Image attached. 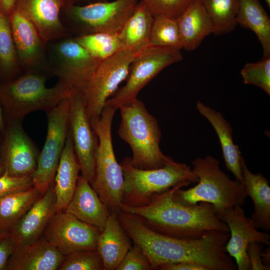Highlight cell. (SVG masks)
I'll return each mask as SVG.
<instances>
[{
	"instance_id": "obj_1",
	"label": "cell",
	"mask_w": 270,
	"mask_h": 270,
	"mask_svg": "<svg viewBox=\"0 0 270 270\" xmlns=\"http://www.w3.org/2000/svg\"><path fill=\"white\" fill-rule=\"evenodd\" d=\"M118 220L134 244L146 255L152 268L178 262L202 266L207 270H236L226 246L230 232L214 230L194 240L168 236L154 232L133 214L121 210Z\"/></svg>"
},
{
	"instance_id": "obj_2",
	"label": "cell",
	"mask_w": 270,
	"mask_h": 270,
	"mask_svg": "<svg viewBox=\"0 0 270 270\" xmlns=\"http://www.w3.org/2000/svg\"><path fill=\"white\" fill-rule=\"evenodd\" d=\"M182 187L178 185L155 194L144 206L121 204V210L139 216L154 232L174 238L198 239L214 230L230 232L228 226L218 218L212 204L202 202L187 205L178 200L174 191Z\"/></svg>"
},
{
	"instance_id": "obj_3",
	"label": "cell",
	"mask_w": 270,
	"mask_h": 270,
	"mask_svg": "<svg viewBox=\"0 0 270 270\" xmlns=\"http://www.w3.org/2000/svg\"><path fill=\"white\" fill-rule=\"evenodd\" d=\"M48 77L35 70L11 80H0V103L6 123L19 120L29 113L42 110L46 112L68 96L72 90L59 82L48 88Z\"/></svg>"
},
{
	"instance_id": "obj_4",
	"label": "cell",
	"mask_w": 270,
	"mask_h": 270,
	"mask_svg": "<svg viewBox=\"0 0 270 270\" xmlns=\"http://www.w3.org/2000/svg\"><path fill=\"white\" fill-rule=\"evenodd\" d=\"M119 109L122 120L118 133L132 148V164L142 170L164 166L172 158L165 156L160 149L162 134L157 120L137 98Z\"/></svg>"
},
{
	"instance_id": "obj_5",
	"label": "cell",
	"mask_w": 270,
	"mask_h": 270,
	"mask_svg": "<svg viewBox=\"0 0 270 270\" xmlns=\"http://www.w3.org/2000/svg\"><path fill=\"white\" fill-rule=\"evenodd\" d=\"M192 172L198 177V184L186 190L178 188L176 198L187 205L200 202L212 204L218 214L225 209L243 206L247 196L242 184L233 180L220 168V161L212 156L198 158L192 162Z\"/></svg>"
},
{
	"instance_id": "obj_6",
	"label": "cell",
	"mask_w": 270,
	"mask_h": 270,
	"mask_svg": "<svg viewBox=\"0 0 270 270\" xmlns=\"http://www.w3.org/2000/svg\"><path fill=\"white\" fill-rule=\"evenodd\" d=\"M120 164L124 176L121 204L130 206L146 205L155 194L198 181L190 166L172 158L163 167L152 170L134 167L129 157L124 158Z\"/></svg>"
},
{
	"instance_id": "obj_7",
	"label": "cell",
	"mask_w": 270,
	"mask_h": 270,
	"mask_svg": "<svg viewBox=\"0 0 270 270\" xmlns=\"http://www.w3.org/2000/svg\"><path fill=\"white\" fill-rule=\"evenodd\" d=\"M116 110L104 105L99 118L90 120L98 138L95 156V173L90 184L110 212L120 211L124 184L123 172L116 158L112 124Z\"/></svg>"
},
{
	"instance_id": "obj_8",
	"label": "cell",
	"mask_w": 270,
	"mask_h": 270,
	"mask_svg": "<svg viewBox=\"0 0 270 270\" xmlns=\"http://www.w3.org/2000/svg\"><path fill=\"white\" fill-rule=\"evenodd\" d=\"M138 0L101 1L85 6L66 4L65 26L76 36L98 32L118 34Z\"/></svg>"
},
{
	"instance_id": "obj_9",
	"label": "cell",
	"mask_w": 270,
	"mask_h": 270,
	"mask_svg": "<svg viewBox=\"0 0 270 270\" xmlns=\"http://www.w3.org/2000/svg\"><path fill=\"white\" fill-rule=\"evenodd\" d=\"M180 50L150 46L138 52L130 65L126 84L107 100L105 105L116 110L137 98L140 90L161 70L182 60Z\"/></svg>"
},
{
	"instance_id": "obj_10",
	"label": "cell",
	"mask_w": 270,
	"mask_h": 270,
	"mask_svg": "<svg viewBox=\"0 0 270 270\" xmlns=\"http://www.w3.org/2000/svg\"><path fill=\"white\" fill-rule=\"evenodd\" d=\"M69 96L46 112L48 128L46 140L39 153L36 169L32 174L33 186L42 194L54 184L65 144L69 129Z\"/></svg>"
},
{
	"instance_id": "obj_11",
	"label": "cell",
	"mask_w": 270,
	"mask_h": 270,
	"mask_svg": "<svg viewBox=\"0 0 270 270\" xmlns=\"http://www.w3.org/2000/svg\"><path fill=\"white\" fill-rule=\"evenodd\" d=\"M136 54L122 48L100 63L84 93L90 121L100 117L107 100L126 79Z\"/></svg>"
},
{
	"instance_id": "obj_12",
	"label": "cell",
	"mask_w": 270,
	"mask_h": 270,
	"mask_svg": "<svg viewBox=\"0 0 270 270\" xmlns=\"http://www.w3.org/2000/svg\"><path fill=\"white\" fill-rule=\"evenodd\" d=\"M52 72L58 81L72 90L83 94L101 62L90 54L73 38H64L52 48Z\"/></svg>"
},
{
	"instance_id": "obj_13",
	"label": "cell",
	"mask_w": 270,
	"mask_h": 270,
	"mask_svg": "<svg viewBox=\"0 0 270 270\" xmlns=\"http://www.w3.org/2000/svg\"><path fill=\"white\" fill-rule=\"evenodd\" d=\"M39 153L23 128L22 120L6 123L0 148V164L4 173L16 177L32 175L36 169Z\"/></svg>"
},
{
	"instance_id": "obj_14",
	"label": "cell",
	"mask_w": 270,
	"mask_h": 270,
	"mask_svg": "<svg viewBox=\"0 0 270 270\" xmlns=\"http://www.w3.org/2000/svg\"><path fill=\"white\" fill-rule=\"evenodd\" d=\"M64 211L56 212L46 224L43 236L64 256L84 250H96L100 232Z\"/></svg>"
},
{
	"instance_id": "obj_15",
	"label": "cell",
	"mask_w": 270,
	"mask_h": 270,
	"mask_svg": "<svg viewBox=\"0 0 270 270\" xmlns=\"http://www.w3.org/2000/svg\"><path fill=\"white\" fill-rule=\"evenodd\" d=\"M69 97V129L74 152L82 176L91 184L95 173L98 138L88 117L84 94L78 90H72Z\"/></svg>"
},
{
	"instance_id": "obj_16",
	"label": "cell",
	"mask_w": 270,
	"mask_h": 270,
	"mask_svg": "<svg viewBox=\"0 0 270 270\" xmlns=\"http://www.w3.org/2000/svg\"><path fill=\"white\" fill-rule=\"evenodd\" d=\"M227 224L230 236L226 249L229 256L235 259L238 270H250L251 265L246 250L248 244L257 242L270 246V235L258 231L250 218H247L240 206L226 208L217 214Z\"/></svg>"
},
{
	"instance_id": "obj_17",
	"label": "cell",
	"mask_w": 270,
	"mask_h": 270,
	"mask_svg": "<svg viewBox=\"0 0 270 270\" xmlns=\"http://www.w3.org/2000/svg\"><path fill=\"white\" fill-rule=\"evenodd\" d=\"M66 4L65 0H17L14 7L31 22L46 45L69 32L60 16Z\"/></svg>"
},
{
	"instance_id": "obj_18",
	"label": "cell",
	"mask_w": 270,
	"mask_h": 270,
	"mask_svg": "<svg viewBox=\"0 0 270 270\" xmlns=\"http://www.w3.org/2000/svg\"><path fill=\"white\" fill-rule=\"evenodd\" d=\"M19 62L26 70L40 66L45 58V47L35 28L14 8L8 14Z\"/></svg>"
},
{
	"instance_id": "obj_19",
	"label": "cell",
	"mask_w": 270,
	"mask_h": 270,
	"mask_svg": "<svg viewBox=\"0 0 270 270\" xmlns=\"http://www.w3.org/2000/svg\"><path fill=\"white\" fill-rule=\"evenodd\" d=\"M54 184L34 202L9 232L16 247L32 242L43 235L45 228L56 212Z\"/></svg>"
},
{
	"instance_id": "obj_20",
	"label": "cell",
	"mask_w": 270,
	"mask_h": 270,
	"mask_svg": "<svg viewBox=\"0 0 270 270\" xmlns=\"http://www.w3.org/2000/svg\"><path fill=\"white\" fill-rule=\"evenodd\" d=\"M64 256L42 235L34 242L16 246L6 270H56Z\"/></svg>"
},
{
	"instance_id": "obj_21",
	"label": "cell",
	"mask_w": 270,
	"mask_h": 270,
	"mask_svg": "<svg viewBox=\"0 0 270 270\" xmlns=\"http://www.w3.org/2000/svg\"><path fill=\"white\" fill-rule=\"evenodd\" d=\"M64 212L102 231L110 214L90 182L79 176L74 194Z\"/></svg>"
},
{
	"instance_id": "obj_22",
	"label": "cell",
	"mask_w": 270,
	"mask_h": 270,
	"mask_svg": "<svg viewBox=\"0 0 270 270\" xmlns=\"http://www.w3.org/2000/svg\"><path fill=\"white\" fill-rule=\"evenodd\" d=\"M80 166L68 129L54 182L56 212L64 210L76 188Z\"/></svg>"
},
{
	"instance_id": "obj_23",
	"label": "cell",
	"mask_w": 270,
	"mask_h": 270,
	"mask_svg": "<svg viewBox=\"0 0 270 270\" xmlns=\"http://www.w3.org/2000/svg\"><path fill=\"white\" fill-rule=\"evenodd\" d=\"M132 246L118 214L110 212L97 240L96 250L103 261L104 270H116Z\"/></svg>"
},
{
	"instance_id": "obj_24",
	"label": "cell",
	"mask_w": 270,
	"mask_h": 270,
	"mask_svg": "<svg viewBox=\"0 0 270 270\" xmlns=\"http://www.w3.org/2000/svg\"><path fill=\"white\" fill-rule=\"evenodd\" d=\"M242 189L250 198L254 212L250 219L256 229L270 230V186L268 180L262 174H254L248 168L243 156L241 159Z\"/></svg>"
},
{
	"instance_id": "obj_25",
	"label": "cell",
	"mask_w": 270,
	"mask_h": 270,
	"mask_svg": "<svg viewBox=\"0 0 270 270\" xmlns=\"http://www.w3.org/2000/svg\"><path fill=\"white\" fill-rule=\"evenodd\" d=\"M196 108L212 125L219 138L223 158L226 168L234 175L236 180L242 182L241 159L242 157L238 146L234 144L230 124L222 114L200 101L196 103Z\"/></svg>"
},
{
	"instance_id": "obj_26",
	"label": "cell",
	"mask_w": 270,
	"mask_h": 270,
	"mask_svg": "<svg viewBox=\"0 0 270 270\" xmlns=\"http://www.w3.org/2000/svg\"><path fill=\"white\" fill-rule=\"evenodd\" d=\"M182 48L192 51L213 34V24L200 0H195L176 18Z\"/></svg>"
},
{
	"instance_id": "obj_27",
	"label": "cell",
	"mask_w": 270,
	"mask_h": 270,
	"mask_svg": "<svg viewBox=\"0 0 270 270\" xmlns=\"http://www.w3.org/2000/svg\"><path fill=\"white\" fill-rule=\"evenodd\" d=\"M154 16L142 0L118 33L122 48L138 54L149 46Z\"/></svg>"
},
{
	"instance_id": "obj_28",
	"label": "cell",
	"mask_w": 270,
	"mask_h": 270,
	"mask_svg": "<svg viewBox=\"0 0 270 270\" xmlns=\"http://www.w3.org/2000/svg\"><path fill=\"white\" fill-rule=\"evenodd\" d=\"M239 1L237 24L252 31L262 45L263 56H270V16L259 0Z\"/></svg>"
},
{
	"instance_id": "obj_29",
	"label": "cell",
	"mask_w": 270,
	"mask_h": 270,
	"mask_svg": "<svg viewBox=\"0 0 270 270\" xmlns=\"http://www.w3.org/2000/svg\"><path fill=\"white\" fill-rule=\"evenodd\" d=\"M42 194L34 186L0 200V230L9 232Z\"/></svg>"
},
{
	"instance_id": "obj_30",
	"label": "cell",
	"mask_w": 270,
	"mask_h": 270,
	"mask_svg": "<svg viewBox=\"0 0 270 270\" xmlns=\"http://www.w3.org/2000/svg\"><path fill=\"white\" fill-rule=\"evenodd\" d=\"M21 69L8 15L0 12V80L16 78Z\"/></svg>"
},
{
	"instance_id": "obj_31",
	"label": "cell",
	"mask_w": 270,
	"mask_h": 270,
	"mask_svg": "<svg viewBox=\"0 0 270 270\" xmlns=\"http://www.w3.org/2000/svg\"><path fill=\"white\" fill-rule=\"evenodd\" d=\"M200 0L212 23L213 34L222 35L235 29L239 0Z\"/></svg>"
},
{
	"instance_id": "obj_32",
	"label": "cell",
	"mask_w": 270,
	"mask_h": 270,
	"mask_svg": "<svg viewBox=\"0 0 270 270\" xmlns=\"http://www.w3.org/2000/svg\"><path fill=\"white\" fill-rule=\"evenodd\" d=\"M72 38L100 62L110 58L122 49L118 34L98 32Z\"/></svg>"
},
{
	"instance_id": "obj_33",
	"label": "cell",
	"mask_w": 270,
	"mask_h": 270,
	"mask_svg": "<svg viewBox=\"0 0 270 270\" xmlns=\"http://www.w3.org/2000/svg\"><path fill=\"white\" fill-rule=\"evenodd\" d=\"M150 46L182 48L177 19L154 16L150 36Z\"/></svg>"
},
{
	"instance_id": "obj_34",
	"label": "cell",
	"mask_w": 270,
	"mask_h": 270,
	"mask_svg": "<svg viewBox=\"0 0 270 270\" xmlns=\"http://www.w3.org/2000/svg\"><path fill=\"white\" fill-rule=\"evenodd\" d=\"M58 270H104V265L96 250H84L64 256Z\"/></svg>"
},
{
	"instance_id": "obj_35",
	"label": "cell",
	"mask_w": 270,
	"mask_h": 270,
	"mask_svg": "<svg viewBox=\"0 0 270 270\" xmlns=\"http://www.w3.org/2000/svg\"><path fill=\"white\" fill-rule=\"evenodd\" d=\"M246 84L256 86L270 95V56L256 62L245 64L240 72Z\"/></svg>"
},
{
	"instance_id": "obj_36",
	"label": "cell",
	"mask_w": 270,
	"mask_h": 270,
	"mask_svg": "<svg viewBox=\"0 0 270 270\" xmlns=\"http://www.w3.org/2000/svg\"><path fill=\"white\" fill-rule=\"evenodd\" d=\"M153 16L177 18L195 0H142Z\"/></svg>"
},
{
	"instance_id": "obj_37",
	"label": "cell",
	"mask_w": 270,
	"mask_h": 270,
	"mask_svg": "<svg viewBox=\"0 0 270 270\" xmlns=\"http://www.w3.org/2000/svg\"><path fill=\"white\" fill-rule=\"evenodd\" d=\"M116 270H152V268L144 252L134 244Z\"/></svg>"
},
{
	"instance_id": "obj_38",
	"label": "cell",
	"mask_w": 270,
	"mask_h": 270,
	"mask_svg": "<svg viewBox=\"0 0 270 270\" xmlns=\"http://www.w3.org/2000/svg\"><path fill=\"white\" fill-rule=\"evenodd\" d=\"M32 186V175L16 177L4 172L0 176V200L10 194L26 190Z\"/></svg>"
},
{
	"instance_id": "obj_39",
	"label": "cell",
	"mask_w": 270,
	"mask_h": 270,
	"mask_svg": "<svg viewBox=\"0 0 270 270\" xmlns=\"http://www.w3.org/2000/svg\"><path fill=\"white\" fill-rule=\"evenodd\" d=\"M264 244L257 242H252L248 244L246 252L252 270H270V267L264 264L262 261L261 252Z\"/></svg>"
},
{
	"instance_id": "obj_40",
	"label": "cell",
	"mask_w": 270,
	"mask_h": 270,
	"mask_svg": "<svg viewBox=\"0 0 270 270\" xmlns=\"http://www.w3.org/2000/svg\"><path fill=\"white\" fill-rule=\"evenodd\" d=\"M16 248L15 242L8 233L0 238V270H6L8 259Z\"/></svg>"
},
{
	"instance_id": "obj_41",
	"label": "cell",
	"mask_w": 270,
	"mask_h": 270,
	"mask_svg": "<svg viewBox=\"0 0 270 270\" xmlns=\"http://www.w3.org/2000/svg\"><path fill=\"white\" fill-rule=\"evenodd\" d=\"M160 270H207L204 267L196 264L178 262L160 265L158 268Z\"/></svg>"
},
{
	"instance_id": "obj_42",
	"label": "cell",
	"mask_w": 270,
	"mask_h": 270,
	"mask_svg": "<svg viewBox=\"0 0 270 270\" xmlns=\"http://www.w3.org/2000/svg\"><path fill=\"white\" fill-rule=\"evenodd\" d=\"M17 0H0V12L8 15L14 8Z\"/></svg>"
},
{
	"instance_id": "obj_43",
	"label": "cell",
	"mask_w": 270,
	"mask_h": 270,
	"mask_svg": "<svg viewBox=\"0 0 270 270\" xmlns=\"http://www.w3.org/2000/svg\"><path fill=\"white\" fill-rule=\"evenodd\" d=\"M262 261L264 264L270 267V246L261 252Z\"/></svg>"
},
{
	"instance_id": "obj_44",
	"label": "cell",
	"mask_w": 270,
	"mask_h": 270,
	"mask_svg": "<svg viewBox=\"0 0 270 270\" xmlns=\"http://www.w3.org/2000/svg\"><path fill=\"white\" fill-rule=\"evenodd\" d=\"M6 127V122L4 116L3 110L0 103V132L2 133Z\"/></svg>"
},
{
	"instance_id": "obj_45",
	"label": "cell",
	"mask_w": 270,
	"mask_h": 270,
	"mask_svg": "<svg viewBox=\"0 0 270 270\" xmlns=\"http://www.w3.org/2000/svg\"><path fill=\"white\" fill-rule=\"evenodd\" d=\"M66 4H76V2H78L82 1H91V2H101L106 1L107 0H65Z\"/></svg>"
},
{
	"instance_id": "obj_46",
	"label": "cell",
	"mask_w": 270,
	"mask_h": 270,
	"mask_svg": "<svg viewBox=\"0 0 270 270\" xmlns=\"http://www.w3.org/2000/svg\"><path fill=\"white\" fill-rule=\"evenodd\" d=\"M4 172V169L2 164H0V176H2Z\"/></svg>"
},
{
	"instance_id": "obj_47",
	"label": "cell",
	"mask_w": 270,
	"mask_h": 270,
	"mask_svg": "<svg viewBox=\"0 0 270 270\" xmlns=\"http://www.w3.org/2000/svg\"><path fill=\"white\" fill-rule=\"evenodd\" d=\"M265 2L268 6V8L270 7V0H264Z\"/></svg>"
},
{
	"instance_id": "obj_48",
	"label": "cell",
	"mask_w": 270,
	"mask_h": 270,
	"mask_svg": "<svg viewBox=\"0 0 270 270\" xmlns=\"http://www.w3.org/2000/svg\"><path fill=\"white\" fill-rule=\"evenodd\" d=\"M1 142H2V133L0 132V148L1 145Z\"/></svg>"
},
{
	"instance_id": "obj_49",
	"label": "cell",
	"mask_w": 270,
	"mask_h": 270,
	"mask_svg": "<svg viewBox=\"0 0 270 270\" xmlns=\"http://www.w3.org/2000/svg\"><path fill=\"white\" fill-rule=\"evenodd\" d=\"M4 234V233L2 232H0V238H1V236H2V235Z\"/></svg>"
}]
</instances>
